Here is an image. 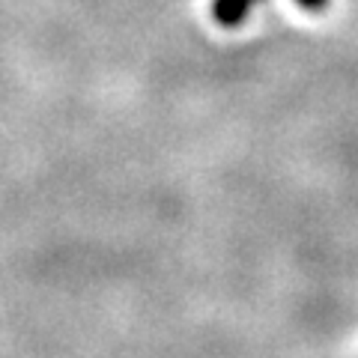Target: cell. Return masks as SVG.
<instances>
[{
  "label": "cell",
  "mask_w": 358,
  "mask_h": 358,
  "mask_svg": "<svg viewBox=\"0 0 358 358\" xmlns=\"http://www.w3.org/2000/svg\"><path fill=\"white\" fill-rule=\"evenodd\" d=\"M251 6H254L251 0H212V18H215L221 27L233 30L248 18Z\"/></svg>",
  "instance_id": "obj_1"
},
{
  "label": "cell",
  "mask_w": 358,
  "mask_h": 358,
  "mask_svg": "<svg viewBox=\"0 0 358 358\" xmlns=\"http://www.w3.org/2000/svg\"><path fill=\"white\" fill-rule=\"evenodd\" d=\"M301 9H308V13H322V9L329 6V0H296Z\"/></svg>",
  "instance_id": "obj_2"
},
{
  "label": "cell",
  "mask_w": 358,
  "mask_h": 358,
  "mask_svg": "<svg viewBox=\"0 0 358 358\" xmlns=\"http://www.w3.org/2000/svg\"><path fill=\"white\" fill-rule=\"evenodd\" d=\"M251 3H257V0H251Z\"/></svg>",
  "instance_id": "obj_3"
}]
</instances>
